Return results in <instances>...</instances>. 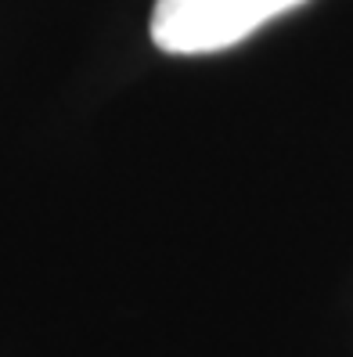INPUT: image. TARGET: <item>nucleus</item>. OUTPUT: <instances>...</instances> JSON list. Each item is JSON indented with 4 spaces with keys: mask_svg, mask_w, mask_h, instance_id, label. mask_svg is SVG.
<instances>
[{
    "mask_svg": "<svg viewBox=\"0 0 353 357\" xmlns=\"http://www.w3.org/2000/svg\"><path fill=\"white\" fill-rule=\"evenodd\" d=\"M306 0H155L152 44L166 54H217Z\"/></svg>",
    "mask_w": 353,
    "mask_h": 357,
    "instance_id": "1",
    "label": "nucleus"
}]
</instances>
